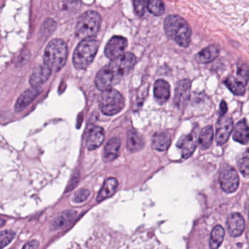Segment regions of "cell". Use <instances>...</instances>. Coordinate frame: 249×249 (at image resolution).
<instances>
[{
    "mask_svg": "<svg viewBox=\"0 0 249 249\" xmlns=\"http://www.w3.org/2000/svg\"><path fill=\"white\" fill-rule=\"evenodd\" d=\"M237 81L244 84H247L249 81V66L246 63H242L237 66Z\"/></svg>",
    "mask_w": 249,
    "mask_h": 249,
    "instance_id": "obj_28",
    "label": "cell"
},
{
    "mask_svg": "<svg viewBox=\"0 0 249 249\" xmlns=\"http://www.w3.org/2000/svg\"><path fill=\"white\" fill-rule=\"evenodd\" d=\"M148 10L153 15L159 17L164 14L165 7H164V2L161 1L151 0L148 2Z\"/></svg>",
    "mask_w": 249,
    "mask_h": 249,
    "instance_id": "obj_27",
    "label": "cell"
},
{
    "mask_svg": "<svg viewBox=\"0 0 249 249\" xmlns=\"http://www.w3.org/2000/svg\"><path fill=\"white\" fill-rule=\"evenodd\" d=\"M191 81L183 79L179 81L175 90L174 103L179 109H183L190 97Z\"/></svg>",
    "mask_w": 249,
    "mask_h": 249,
    "instance_id": "obj_9",
    "label": "cell"
},
{
    "mask_svg": "<svg viewBox=\"0 0 249 249\" xmlns=\"http://www.w3.org/2000/svg\"><path fill=\"white\" fill-rule=\"evenodd\" d=\"M39 243L37 240H33L31 241L28 242L23 246L22 249H36L38 246Z\"/></svg>",
    "mask_w": 249,
    "mask_h": 249,
    "instance_id": "obj_33",
    "label": "cell"
},
{
    "mask_svg": "<svg viewBox=\"0 0 249 249\" xmlns=\"http://www.w3.org/2000/svg\"><path fill=\"white\" fill-rule=\"evenodd\" d=\"M87 147L90 151L99 148L104 142L105 131L99 126H90L87 132Z\"/></svg>",
    "mask_w": 249,
    "mask_h": 249,
    "instance_id": "obj_11",
    "label": "cell"
},
{
    "mask_svg": "<svg viewBox=\"0 0 249 249\" xmlns=\"http://www.w3.org/2000/svg\"><path fill=\"white\" fill-rule=\"evenodd\" d=\"M237 164L242 174L246 176H249V148L242 154Z\"/></svg>",
    "mask_w": 249,
    "mask_h": 249,
    "instance_id": "obj_29",
    "label": "cell"
},
{
    "mask_svg": "<svg viewBox=\"0 0 249 249\" xmlns=\"http://www.w3.org/2000/svg\"><path fill=\"white\" fill-rule=\"evenodd\" d=\"M100 46L97 39L89 38L82 40L77 46L72 56V63L76 69L85 70L94 60Z\"/></svg>",
    "mask_w": 249,
    "mask_h": 249,
    "instance_id": "obj_4",
    "label": "cell"
},
{
    "mask_svg": "<svg viewBox=\"0 0 249 249\" xmlns=\"http://www.w3.org/2000/svg\"><path fill=\"white\" fill-rule=\"evenodd\" d=\"M127 40L122 36H113L110 39L105 49V53L110 60H114L124 54L127 47Z\"/></svg>",
    "mask_w": 249,
    "mask_h": 249,
    "instance_id": "obj_8",
    "label": "cell"
},
{
    "mask_svg": "<svg viewBox=\"0 0 249 249\" xmlns=\"http://www.w3.org/2000/svg\"><path fill=\"white\" fill-rule=\"evenodd\" d=\"M118 186V180L115 178H109L105 181L104 184L102 186L98 195H97V202H101L103 199L111 196L116 192Z\"/></svg>",
    "mask_w": 249,
    "mask_h": 249,
    "instance_id": "obj_21",
    "label": "cell"
},
{
    "mask_svg": "<svg viewBox=\"0 0 249 249\" xmlns=\"http://www.w3.org/2000/svg\"><path fill=\"white\" fill-rule=\"evenodd\" d=\"M52 71L46 65H40L35 69L30 78L32 87L40 88V86L46 82L52 75Z\"/></svg>",
    "mask_w": 249,
    "mask_h": 249,
    "instance_id": "obj_14",
    "label": "cell"
},
{
    "mask_svg": "<svg viewBox=\"0 0 249 249\" xmlns=\"http://www.w3.org/2000/svg\"><path fill=\"white\" fill-rule=\"evenodd\" d=\"M171 144V135L167 132H159L154 134L152 138V146L159 151L168 149Z\"/></svg>",
    "mask_w": 249,
    "mask_h": 249,
    "instance_id": "obj_20",
    "label": "cell"
},
{
    "mask_svg": "<svg viewBox=\"0 0 249 249\" xmlns=\"http://www.w3.org/2000/svg\"><path fill=\"white\" fill-rule=\"evenodd\" d=\"M219 49L215 46H209L205 48L196 54V60L199 63L207 64L213 62L218 57Z\"/></svg>",
    "mask_w": 249,
    "mask_h": 249,
    "instance_id": "obj_22",
    "label": "cell"
},
{
    "mask_svg": "<svg viewBox=\"0 0 249 249\" xmlns=\"http://www.w3.org/2000/svg\"><path fill=\"white\" fill-rule=\"evenodd\" d=\"M224 230L221 225H217L213 229L210 238L211 249H217L224 240Z\"/></svg>",
    "mask_w": 249,
    "mask_h": 249,
    "instance_id": "obj_25",
    "label": "cell"
},
{
    "mask_svg": "<svg viewBox=\"0 0 249 249\" xmlns=\"http://www.w3.org/2000/svg\"><path fill=\"white\" fill-rule=\"evenodd\" d=\"M233 120L227 116L220 117L216 125V142L218 145H223L227 142L232 132Z\"/></svg>",
    "mask_w": 249,
    "mask_h": 249,
    "instance_id": "obj_10",
    "label": "cell"
},
{
    "mask_svg": "<svg viewBox=\"0 0 249 249\" xmlns=\"http://www.w3.org/2000/svg\"><path fill=\"white\" fill-rule=\"evenodd\" d=\"M154 96L157 103L164 104L168 101L170 96V86L167 81L159 79L154 86Z\"/></svg>",
    "mask_w": 249,
    "mask_h": 249,
    "instance_id": "obj_15",
    "label": "cell"
},
{
    "mask_svg": "<svg viewBox=\"0 0 249 249\" xmlns=\"http://www.w3.org/2000/svg\"><path fill=\"white\" fill-rule=\"evenodd\" d=\"M40 91L41 90L40 88L34 87L26 90L17 100L15 106L16 111L20 112L25 109L40 94Z\"/></svg>",
    "mask_w": 249,
    "mask_h": 249,
    "instance_id": "obj_16",
    "label": "cell"
},
{
    "mask_svg": "<svg viewBox=\"0 0 249 249\" xmlns=\"http://www.w3.org/2000/svg\"><path fill=\"white\" fill-rule=\"evenodd\" d=\"M68 55L67 43L62 39H53L49 42L45 49L43 55L45 65L52 71L58 72L66 64Z\"/></svg>",
    "mask_w": 249,
    "mask_h": 249,
    "instance_id": "obj_3",
    "label": "cell"
},
{
    "mask_svg": "<svg viewBox=\"0 0 249 249\" xmlns=\"http://www.w3.org/2000/svg\"><path fill=\"white\" fill-rule=\"evenodd\" d=\"M196 135L194 133L183 135L180 138L177 145L183 159H188L193 154L196 148Z\"/></svg>",
    "mask_w": 249,
    "mask_h": 249,
    "instance_id": "obj_12",
    "label": "cell"
},
{
    "mask_svg": "<svg viewBox=\"0 0 249 249\" xmlns=\"http://www.w3.org/2000/svg\"><path fill=\"white\" fill-rule=\"evenodd\" d=\"M89 195L90 192L88 189H80L79 191H78V192L74 195L72 201H73L74 202L80 203V202H84V201H85L86 199L88 198V196H89Z\"/></svg>",
    "mask_w": 249,
    "mask_h": 249,
    "instance_id": "obj_32",
    "label": "cell"
},
{
    "mask_svg": "<svg viewBox=\"0 0 249 249\" xmlns=\"http://www.w3.org/2000/svg\"><path fill=\"white\" fill-rule=\"evenodd\" d=\"M233 139L241 144H247L249 141V126L245 119L240 121L234 126Z\"/></svg>",
    "mask_w": 249,
    "mask_h": 249,
    "instance_id": "obj_19",
    "label": "cell"
},
{
    "mask_svg": "<svg viewBox=\"0 0 249 249\" xmlns=\"http://www.w3.org/2000/svg\"><path fill=\"white\" fill-rule=\"evenodd\" d=\"M213 140V130L212 126H205L202 129L199 137H198V142L202 149H207L211 146Z\"/></svg>",
    "mask_w": 249,
    "mask_h": 249,
    "instance_id": "obj_24",
    "label": "cell"
},
{
    "mask_svg": "<svg viewBox=\"0 0 249 249\" xmlns=\"http://www.w3.org/2000/svg\"><path fill=\"white\" fill-rule=\"evenodd\" d=\"M227 111V106L225 101L222 100L221 104H220V117H223L225 116L226 113Z\"/></svg>",
    "mask_w": 249,
    "mask_h": 249,
    "instance_id": "obj_34",
    "label": "cell"
},
{
    "mask_svg": "<svg viewBox=\"0 0 249 249\" xmlns=\"http://www.w3.org/2000/svg\"><path fill=\"white\" fill-rule=\"evenodd\" d=\"M15 235V232L11 230H3L1 231V234H0V244H1L0 248L1 249H4L5 246H8L12 241Z\"/></svg>",
    "mask_w": 249,
    "mask_h": 249,
    "instance_id": "obj_30",
    "label": "cell"
},
{
    "mask_svg": "<svg viewBox=\"0 0 249 249\" xmlns=\"http://www.w3.org/2000/svg\"><path fill=\"white\" fill-rule=\"evenodd\" d=\"M102 18L96 11H89L83 14L78 18L75 27L76 36L82 40L93 38L98 33Z\"/></svg>",
    "mask_w": 249,
    "mask_h": 249,
    "instance_id": "obj_5",
    "label": "cell"
},
{
    "mask_svg": "<svg viewBox=\"0 0 249 249\" xmlns=\"http://www.w3.org/2000/svg\"><path fill=\"white\" fill-rule=\"evenodd\" d=\"M219 183L221 189L227 193L235 192L239 186V177L236 170L230 166H224L220 173Z\"/></svg>",
    "mask_w": 249,
    "mask_h": 249,
    "instance_id": "obj_7",
    "label": "cell"
},
{
    "mask_svg": "<svg viewBox=\"0 0 249 249\" xmlns=\"http://www.w3.org/2000/svg\"><path fill=\"white\" fill-rule=\"evenodd\" d=\"M124 105L123 96L113 88L103 91L99 99V107L106 116H113L120 113Z\"/></svg>",
    "mask_w": 249,
    "mask_h": 249,
    "instance_id": "obj_6",
    "label": "cell"
},
{
    "mask_svg": "<svg viewBox=\"0 0 249 249\" xmlns=\"http://www.w3.org/2000/svg\"><path fill=\"white\" fill-rule=\"evenodd\" d=\"M144 146L142 136L136 130L131 129L128 132L127 148L131 152H137Z\"/></svg>",
    "mask_w": 249,
    "mask_h": 249,
    "instance_id": "obj_23",
    "label": "cell"
},
{
    "mask_svg": "<svg viewBox=\"0 0 249 249\" xmlns=\"http://www.w3.org/2000/svg\"><path fill=\"white\" fill-rule=\"evenodd\" d=\"M134 9H135V14L138 17H142L145 14V10L148 9V2L146 1H134Z\"/></svg>",
    "mask_w": 249,
    "mask_h": 249,
    "instance_id": "obj_31",
    "label": "cell"
},
{
    "mask_svg": "<svg viewBox=\"0 0 249 249\" xmlns=\"http://www.w3.org/2000/svg\"><path fill=\"white\" fill-rule=\"evenodd\" d=\"M227 227L231 237H238L244 231V218L238 213L231 214L227 218Z\"/></svg>",
    "mask_w": 249,
    "mask_h": 249,
    "instance_id": "obj_13",
    "label": "cell"
},
{
    "mask_svg": "<svg viewBox=\"0 0 249 249\" xmlns=\"http://www.w3.org/2000/svg\"><path fill=\"white\" fill-rule=\"evenodd\" d=\"M164 29L167 37L181 47L186 48L190 44L192 30L180 16H168L164 20Z\"/></svg>",
    "mask_w": 249,
    "mask_h": 249,
    "instance_id": "obj_2",
    "label": "cell"
},
{
    "mask_svg": "<svg viewBox=\"0 0 249 249\" xmlns=\"http://www.w3.org/2000/svg\"><path fill=\"white\" fill-rule=\"evenodd\" d=\"M77 212L74 210H68L61 213L56 218H54L51 224V230H57L68 225L75 218Z\"/></svg>",
    "mask_w": 249,
    "mask_h": 249,
    "instance_id": "obj_18",
    "label": "cell"
},
{
    "mask_svg": "<svg viewBox=\"0 0 249 249\" xmlns=\"http://www.w3.org/2000/svg\"><path fill=\"white\" fill-rule=\"evenodd\" d=\"M224 83H225V85L227 86V88L234 95L242 96L246 92V86L242 84L240 81H237L233 76H230L229 78H227Z\"/></svg>",
    "mask_w": 249,
    "mask_h": 249,
    "instance_id": "obj_26",
    "label": "cell"
},
{
    "mask_svg": "<svg viewBox=\"0 0 249 249\" xmlns=\"http://www.w3.org/2000/svg\"><path fill=\"white\" fill-rule=\"evenodd\" d=\"M136 64V57L132 53H125L110 61L96 75L95 85L101 91L110 89L129 73Z\"/></svg>",
    "mask_w": 249,
    "mask_h": 249,
    "instance_id": "obj_1",
    "label": "cell"
},
{
    "mask_svg": "<svg viewBox=\"0 0 249 249\" xmlns=\"http://www.w3.org/2000/svg\"><path fill=\"white\" fill-rule=\"evenodd\" d=\"M121 141L119 138H112L105 147L103 152V160L106 162H110L117 158L120 150Z\"/></svg>",
    "mask_w": 249,
    "mask_h": 249,
    "instance_id": "obj_17",
    "label": "cell"
}]
</instances>
